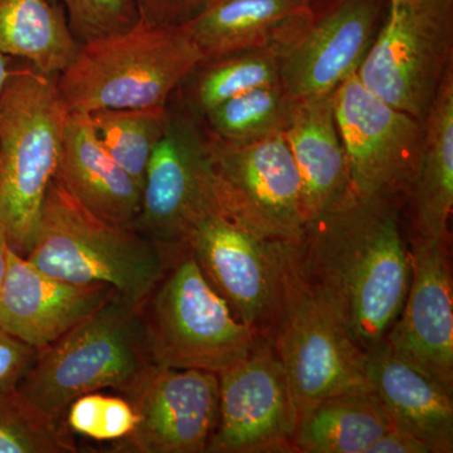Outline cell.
<instances>
[{
    "mask_svg": "<svg viewBox=\"0 0 453 453\" xmlns=\"http://www.w3.org/2000/svg\"><path fill=\"white\" fill-rule=\"evenodd\" d=\"M203 59L183 27L140 19L127 31L83 43L57 76V88L67 112L166 107Z\"/></svg>",
    "mask_w": 453,
    "mask_h": 453,
    "instance_id": "3957f363",
    "label": "cell"
},
{
    "mask_svg": "<svg viewBox=\"0 0 453 453\" xmlns=\"http://www.w3.org/2000/svg\"><path fill=\"white\" fill-rule=\"evenodd\" d=\"M285 136L299 173L306 223L356 201L334 92L297 100Z\"/></svg>",
    "mask_w": 453,
    "mask_h": 453,
    "instance_id": "ac0fdd59",
    "label": "cell"
},
{
    "mask_svg": "<svg viewBox=\"0 0 453 453\" xmlns=\"http://www.w3.org/2000/svg\"><path fill=\"white\" fill-rule=\"evenodd\" d=\"M295 105L296 101L291 100L277 83L226 101L205 113L201 122L213 138L226 142H249L285 134Z\"/></svg>",
    "mask_w": 453,
    "mask_h": 453,
    "instance_id": "484cf974",
    "label": "cell"
},
{
    "mask_svg": "<svg viewBox=\"0 0 453 453\" xmlns=\"http://www.w3.org/2000/svg\"><path fill=\"white\" fill-rule=\"evenodd\" d=\"M169 107L88 112L95 133L113 160L142 186L154 149L165 133Z\"/></svg>",
    "mask_w": 453,
    "mask_h": 453,
    "instance_id": "4316f807",
    "label": "cell"
},
{
    "mask_svg": "<svg viewBox=\"0 0 453 453\" xmlns=\"http://www.w3.org/2000/svg\"><path fill=\"white\" fill-rule=\"evenodd\" d=\"M280 55L276 49L242 50L203 59L181 82L175 94L183 110L201 120L205 113L251 89L280 83Z\"/></svg>",
    "mask_w": 453,
    "mask_h": 453,
    "instance_id": "d4e9b609",
    "label": "cell"
},
{
    "mask_svg": "<svg viewBox=\"0 0 453 453\" xmlns=\"http://www.w3.org/2000/svg\"><path fill=\"white\" fill-rule=\"evenodd\" d=\"M210 3L211 0H136L140 19L165 27L187 25Z\"/></svg>",
    "mask_w": 453,
    "mask_h": 453,
    "instance_id": "1f68e13d",
    "label": "cell"
},
{
    "mask_svg": "<svg viewBox=\"0 0 453 453\" xmlns=\"http://www.w3.org/2000/svg\"><path fill=\"white\" fill-rule=\"evenodd\" d=\"M43 273L73 283H101L142 305L163 279L169 258L131 226L98 219L50 184L31 250L25 256Z\"/></svg>",
    "mask_w": 453,
    "mask_h": 453,
    "instance_id": "277c9868",
    "label": "cell"
},
{
    "mask_svg": "<svg viewBox=\"0 0 453 453\" xmlns=\"http://www.w3.org/2000/svg\"><path fill=\"white\" fill-rule=\"evenodd\" d=\"M368 453H431V449L408 432L392 428L372 443Z\"/></svg>",
    "mask_w": 453,
    "mask_h": 453,
    "instance_id": "d6a6232c",
    "label": "cell"
},
{
    "mask_svg": "<svg viewBox=\"0 0 453 453\" xmlns=\"http://www.w3.org/2000/svg\"><path fill=\"white\" fill-rule=\"evenodd\" d=\"M56 178L89 213L112 225L135 226L142 186L107 153L88 113L68 112Z\"/></svg>",
    "mask_w": 453,
    "mask_h": 453,
    "instance_id": "d6986e66",
    "label": "cell"
},
{
    "mask_svg": "<svg viewBox=\"0 0 453 453\" xmlns=\"http://www.w3.org/2000/svg\"><path fill=\"white\" fill-rule=\"evenodd\" d=\"M401 2H404V0H389V5L398 4Z\"/></svg>",
    "mask_w": 453,
    "mask_h": 453,
    "instance_id": "d590c367",
    "label": "cell"
},
{
    "mask_svg": "<svg viewBox=\"0 0 453 453\" xmlns=\"http://www.w3.org/2000/svg\"><path fill=\"white\" fill-rule=\"evenodd\" d=\"M306 2L310 3V4H315V3L321 2V0H306Z\"/></svg>",
    "mask_w": 453,
    "mask_h": 453,
    "instance_id": "8d00e7d4",
    "label": "cell"
},
{
    "mask_svg": "<svg viewBox=\"0 0 453 453\" xmlns=\"http://www.w3.org/2000/svg\"><path fill=\"white\" fill-rule=\"evenodd\" d=\"M452 57L453 0H404L388 5L357 76L375 96L423 121Z\"/></svg>",
    "mask_w": 453,
    "mask_h": 453,
    "instance_id": "ba28073f",
    "label": "cell"
},
{
    "mask_svg": "<svg viewBox=\"0 0 453 453\" xmlns=\"http://www.w3.org/2000/svg\"><path fill=\"white\" fill-rule=\"evenodd\" d=\"M37 349L29 347L0 327V395L14 392L35 365Z\"/></svg>",
    "mask_w": 453,
    "mask_h": 453,
    "instance_id": "4dcf8cb0",
    "label": "cell"
},
{
    "mask_svg": "<svg viewBox=\"0 0 453 453\" xmlns=\"http://www.w3.org/2000/svg\"><path fill=\"white\" fill-rule=\"evenodd\" d=\"M334 111L357 198L408 195L422 153L423 121L375 96L351 74Z\"/></svg>",
    "mask_w": 453,
    "mask_h": 453,
    "instance_id": "7c38bea8",
    "label": "cell"
},
{
    "mask_svg": "<svg viewBox=\"0 0 453 453\" xmlns=\"http://www.w3.org/2000/svg\"><path fill=\"white\" fill-rule=\"evenodd\" d=\"M392 428L374 390L342 393L300 411L295 452L368 453Z\"/></svg>",
    "mask_w": 453,
    "mask_h": 453,
    "instance_id": "603a6c76",
    "label": "cell"
},
{
    "mask_svg": "<svg viewBox=\"0 0 453 453\" xmlns=\"http://www.w3.org/2000/svg\"><path fill=\"white\" fill-rule=\"evenodd\" d=\"M125 396L138 423L112 452H207L219 425V374L153 365Z\"/></svg>",
    "mask_w": 453,
    "mask_h": 453,
    "instance_id": "5bb4252c",
    "label": "cell"
},
{
    "mask_svg": "<svg viewBox=\"0 0 453 453\" xmlns=\"http://www.w3.org/2000/svg\"><path fill=\"white\" fill-rule=\"evenodd\" d=\"M312 14L314 8L306 0H211L181 27L208 59L250 50L282 52Z\"/></svg>",
    "mask_w": 453,
    "mask_h": 453,
    "instance_id": "ffe728a7",
    "label": "cell"
},
{
    "mask_svg": "<svg viewBox=\"0 0 453 453\" xmlns=\"http://www.w3.org/2000/svg\"><path fill=\"white\" fill-rule=\"evenodd\" d=\"M299 246L283 273L267 340L285 369L300 413L327 396L372 388L365 351L349 336L332 305L303 273Z\"/></svg>",
    "mask_w": 453,
    "mask_h": 453,
    "instance_id": "52a82bcc",
    "label": "cell"
},
{
    "mask_svg": "<svg viewBox=\"0 0 453 453\" xmlns=\"http://www.w3.org/2000/svg\"><path fill=\"white\" fill-rule=\"evenodd\" d=\"M311 20L280 55V85L291 100L333 94L357 73L389 0H321Z\"/></svg>",
    "mask_w": 453,
    "mask_h": 453,
    "instance_id": "9a60e30c",
    "label": "cell"
},
{
    "mask_svg": "<svg viewBox=\"0 0 453 453\" xmlns=\"http://www.w3.org/2000/svg\"><path fill=\"white\" fill-rule=\"evenodd\" d=\"M219 378V425L207 453L295 452L299 411L268 340Z\"/></svg>",
    "mask_w": 453,
    "mask_h": 453,
    "instance_id": "4fadbf2b",
    "label": "cell"
},
{
    "mask_svg": "<svg viewBox=\"0 0 453 453\" xmlns=\"http://www.w3.org/2000/svg\"><path fill=\"white\" fill-rule=\"evenodd\" d=\"M449 243L411 238L410 290L384 344L453 395V288Z\"/></svg>",
    "mask_w": 453,
    "mask_h": 453,
    "instance_id": "2e32d148",
    "label": "cell"
},
{
    "mask_svg": "<svg viewBox=\"0 0 453 453\" xmlns=\"http://www.w3.org/2000/svg\"><path fill=\"white\" fill-rule=\"evenodd\" d=\"M67 116L57 77L14 68L0 92V223L19 255L31 250L58 172Z\"/></svg>",
    "mask_w": 453,
    "mask_h": 453,
    "instance_id": "5b68a950",
    "label": "cell"
},
{
    "mask_svg": "<svg viewBox=\"0 0 453 453\" xmlns=\"http://www.w3.org/2000/svg\"><path fill=\"white\" fill-rule=\"evenodd\" d=\"M418 168L408 190L412 235L449 243L453 207V68L423 120Z\"/></svg>",
    "mask_w": 453,
    "mask_h": 453,
    "instance_id": "7402d4cb",
    "label": "cell"
},
{
    "mask_svg": "<svg viewBox=\"0 0 453 453\" xmlns=\"http://www.w3.org/2000/svg\"><path fill=\"white\" fill-rule=\"evenodd\" d=\"M138 416L129 399L88 393L74 399L65 414V427L98 442H119L136 427Z\"/></svg>",
    "mask_w": 453,
    "mask_h": 453,
    "instance_id": "f1b7e54d",
    "label": "cell"
},
{
    "mask_svg": "<svg viewBox=\"0 0 453 453\" xmlns=\"http://www.w3.org/2000/svg\"><path fill=\"white\" fill-rule=\"evenodd\" d=\"M14 73V68H12L11 57L2 55L0 53V92L4 88L9 77Z\"/></svg>",
    "mask_w": 453,
    "mask_h": 453,
    "instance_id": "e575fe53",
    "label": "cell"
},
{
    "mask_svg": "<svg viewBox=\"0 0 453 453\" xmlns=\"http://www.w3.org/2000/svg\"><path fill=\"white\" fill-rule=\"evenodd\" d=\"M61 4L80 43L127 31L140 20L136 0H52Z\"/></svg>",
    "mask_w": 453,
    "mask_h": 453,
    "instance_id": "f546056e",
    "label": "cell"
},
{
    "mask_svg": "<svg viewBox=\"0 0 453 453\" xmlns=\"http://www.w3.org/2000/svg\"><path fill=\"white\" fill-rule=\"evenodd\" d=\"M303 273L368 353L386 339L410 290V249L399 198H357L310 220L299 246Z\"/></svg>",
    "mask_w": 453,
    "mask_h": 453,
    "instance_id": "6da1fadb",
    "label": "cell"
},
{
    "mask_svg": "<svg viewBox=\"0 0 453 453\" xmlns=\"http://www.w3.org/2000/svg\"><path fill=\"white\" fill-rule=\"evenodd\" d=\"M115 291L101 283L56 279L13 249L0 291V327L29 347H49Z\"/></svg>",
    "mask_w": 453,
    "mask_h": 453,
    "instance_id": "e0dca14e",
    "label": "cell"
},
{
    "mask_svg": "<svg viewBox=\"0 0 453 453\" xmlns=\"http://www.w3.org/2000/svg\"><path fill=\"white\" fill-rule=\"evenodd\" d=\"M208 142L220 210L255 234L301 244L308 223L285 134L249 142H222L208 134Z\"/></svg>",
    "mask_w": 453,
    "mask_h": 453,
    "instance_id": "8fae6325",
    "label": "cell"
},
{
    "mask_svg": "<svg viewBox=\"0 0 453 453\" xmlns=\"http://www.w3.org/2000/svg\"><path fill=\"white\" fill-rule=\"evenodd\" d=\"M142 310L155 365L219 374L266 340L234 318L186 249L170 256Z\"/></svg>",
    "mask_w": 453,
    "mask_h": 453,
    "instance_id": "8992f818",
    "label": "cell"
},
{
    "mask_svg": "<svg viewBox=\"0 0 453 453\" xmlns=\"http://www.w3.org/2000/svg\"><path fill=\"white\" fill-rule=\"evenodd\" d=\"M168 107V125L149 160L134 226L166 257L184 250L196 223L219 207L207 131L195 116Z\"/></svg>",
    "mask_w": 453,
    "mask_h": 453,
    "instance_id": "9c48e42d",
    "label": "cell"
},
{
    "mask_svg": "<svg viewBox=\"0 0 453 453\" xmlns=\"http://www.w3.org/2000/svg\"><path fill=\"white\" fill-rule=\"evenodd\" d=\"M12 246L9 242L7 232L4 226L0 223V291H2L3 282H4L5 273H7L9 252Z\"/></svg>",
    "mask_w": 453,
    "mask_h": 453,
    "instance_id": "836d02e7",
    "label": "cell"
},
{
    "mask_svg": "<svg viewBox=\"0 0 453 453\" xmlns=\"http://www.w3.org/2000/svg\"><path fill=\"white\" fill-rule=\"evenodd\" d=\"M372 390L395 428L408 432L431 453L453 452V395L395 356L384 342L366 353Z\"/></svg>",
    "mask_w": 453,
    "mask_h": 453,
    "instance_id": "44dd1931",
    "label": "cell"
},
{
    "mask_svg": "<svg viewBox=\"0 0 453 453\" xmlns=\"http://www.w3.org/2000/svg\"><path fill=\"white\" fill-rule=\"evenodd\" d=\"M296 246L255 234L219 204L196 223L184 249L234 318L267 340L283 273Z\"/></svg>",
    "mask_w": 453,
    "mask_h": 453,
    "instance_id": "30bf717a",
    "label": "cell"
},
{
    "mask_svg": "<svg viewBox=\"0 0 453 453\" xmlns=\"http://www.w3.org/2000/svg\"><path fill=\"white\" fill-rule=\"evenodd\" d=\"M77 452L65 423L38 412L17 390L0 395V453Z\"/></svg>",
    "mask_w": 453,
    "mask_h": 453,
    "instance_id": "83f0119b",
    "label": "cell"
},
{
    "mask_svg": "<svg viewBox=\"0 0 453 453\" xmlns=\"http://www.w3.org/2000/svg\"><path fill=\"white\" fill-rule=\"evenodd\" d=\"M142 306L113 291L88 318L38 350L17 392L61 423L79 396L103 389L129 392L154 365Z\"/></svg>",
    "mask_w": 453,
    "mask_h": 453,
    "instance_id": "7a4b0ae2",
    "label": "cell"
},
{
    "mask_svg": "<svg viewBox=\"0 0 453 453\" xmlns=\"http://www.w3.org/2000/svg\"><path fill=\"white\" fill-rule=\"evenodd\" d=\"M82 44L61 4L52 0H0V53L20 58L38 73L57 77Z\"/></svg>",
    "mask_w": 453,
    "mask_h": 453,
    "instance_id": "cb8c5ba5",
    "label": "cell"
}]
</instances>
